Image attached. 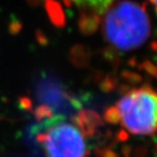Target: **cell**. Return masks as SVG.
<instances>
[{"mask_svg":"<svg viewBox=\"0 0 157 157\" xmlns=\"http://www.w3.org/2000/svg\"><path fill=\"white\" fill-rule=\"evenodd\" d=\"M149 18L145 9L137 3L119 2L106 13L105 38L122 51L140 47L149 37Z\"/></svg>","mask_w":157,"mask_h":157,"instance_id":"1","label":"cell"},{"mask_svg":"<svg viewBox=\"0 0 157 157\" xmlns=\"http://www.w3.org/2000/svg\"><path fill=\"white\" fill-rule=\"evenodd\" d=\"M117 108L130 133L151 136L157 132V92L148 85L131 89L117 102Z\"/></svg>","mask_w":157,"mask_h":157,"instance_id":"2","label":"cell"},{"mask_svg":"<svg viewBox=\"0 0 157 157\" xmlns=\"http://www.w3.org/2000/svg\"><path fill=\"white\" fill-rule=\"evenodd\" d=\"M36 140L42 144L47 157H87L84 136L75 124L59 122L39 133Z\"/></svg>","mask_w":157,"mask_h":157,"instance_id":"3","label":"cell"},{"mask_svg":"<svg viewBox=\"0 0 157 157\" xmlns=\"http://www.w3.org/2000/svg\"><path fill=\"white\" fill-rule=\"evenodd\" d=\"M36 96L39 101L48 105L53 111L71 112L70 100L73 94L65 91L63 85L54 78H40L36 85Z\"/></svg>","mask_w":157,"mask_h":157,"instance_id":"4","label":"cell"},{"mask_svg":"<svg viewBox=\"0 0 157 157\" xmlns=\"http://www.w3.org/2000/svg\"><path fill=\"white\" fill-rule=\"evenodd\" d=\"M71 121L76 124L82 135L86 138L94 137L98 128L103 125L100 114L93 109H81L73 115Z\"/></svg>","mask_w":157,"mask_h":157,"instance_id":"5","label":"cell"},{"mask_svg":"<svg viewBox=\"0 0 157 157\" xmlns=\"http://www.w3.org/2000/svg\"><path fill=\"white\" fill-rule=\"evenodd\" d=\"M68 4L74 5L82 12L83 17H89V21L93 18H98L110 7L114 0H63Z\"/></svg>","mask_w":157,"mask_h":157,"instance_id":"6","label":"cell"},{"mask_svg":"<svg viewBox=\"0 0 157 157\" xmlns=\"http://www.w3.org/2000/svg\"><path fill=\"white\" fill-rule=\"evenodd\" d=\"M104 121L108 124H117L121 122V113H119L118 109L115 106H109L104 110Z\"/></svg>","mask_w":157,"mask_h":157,"instance_id":"7","label":"cell"},{"mask_svg":"<svg viewBox=\"0 0 157 157\" xmlns=\"http://www.w3.org/2000/svg\"><path fill=\"white\" fill-rule=\"evenodd\" d=\"M35 117L37 121H46V119H49L53 117V110L49 107L48 105L46 104H41L35 109Z\"/></svg>","mask_w":157,"mask_h":157,"instance_id":"8","label":"cell"},{"mask_svg":"<svg viewBox=\"0 0 157 157\" xmlns=\"http://www.w3.org/2000/svg\"><path fill=\"white\" fill-rule=\"evenodd\" d=\"M117 80L113 77L107 76L105 77L103 80L100 81L99 83V89L102 91L103 93H110L111 91H113L117 87Z\"/></svg>","mask_w":157,"mask_h":157,"instance_id":"9","label":"cell"},{"mask_svg":"<svg viewBox=\"0 0 157 157\" xmlns=\"http://www.w3.org/2000/svg\"><path fill=\"white\" fill-rule=\"evenodd\" d=\"M121 78L127 81L128 84H132V85L140 84L141 82H142V77H141L140 75H138L136 73H132V71H122Z\"/></svg>","mask_w":157,"mask_h":157,"instance_id":"10","label":"cell"},{"mask_svg":"<svg viewBox=\"0 0 157 157\" xmlns=\"http://www.w3.org/2000/svg\"><path fill=\"white\" fill-rule=\"evenodd\" d=\"M95 153L97 157H118V155L111 149L105 148V149H95Z\"/></svg>","mask_w":157,"mask_h":157,"instance_id":"11","label":"cell"},{"mask_svg":"<svg viewBox=\"0 0 157 157\" xmlns=\"http://www.w3.org/2000/svg\"><path fill=\"white\" fill-rule=\"evenodd\" d=\"M141 68L145 70L149 75H151L152 77L157 78V67L154 64H152L150 61H145L143 62V64L141 65Z\"/></svg>","mask_w":157,"mask_h":157,"instance_id":"12","label":"cell"},{"mask_svg":"<svg viewBox=\"0 0 157 157\" xmlns=\"http://www.w3.org/2000/svg\"><path fill=\"white\" fill-rule=\"evenodd\" d=\"M148 156V150L145 146H139L135 149L134 157H147Z\"/></svg>","mask_w":157,"mask_h":157,"instance_id":"13","label":"cell"},{"mask_svg":"<svg viewBox=\"0 0 157 157\" xmlns=\"http://www.w3.org/2000/svg\"><path fill=\"white\" fill-rule=\"evenodd\" d=\"M115 138H117V141H118V142H127L130 136H128V134L124 130H119Z\"/></svg>","mask_w":157,"mask_h":157,"instance_id":"14","label":"cell"},{"mask_svg":"<svg viewBox=\"0 0 157 157\" xmlns=\"http://www.w3.org/2000/svg\"><path fill=\"white\" fill-rule=\"evenodd\" d=\"M132 148L128 145H124V146H122L121 147V154L124 157H130L131 155V150Z\"/></svg>","mask_w":157,"mask_h":157,"instance_id":"15","label":"cell"},{"mask_svg":"<svg viewBox=\"0 0 157 157\" xmlns=\"http://www.w3.org/2000/svg\"><path fill=\"white\" fill-rule=\"evenodd\" d=\"M130 90H131V88H130V86H128V85H121V86L118 87V92L121 93V95L127 94Z\"/></svg>","mask_w":157,"mask_h":157,"instance_id":"16","label":"cell"},{"mask_svg":"<svg viewBox=\"0 0 157 157\" xmlns=\"http://www.w3.org/2000/svg\"><path fill=\"white\" fill-rule=\"evenodd\" d=\"M21 103L24 105V108L26 109H30L32 107V102H31V100L29 98H23L21 99Z\"/></svg>","mask_w":157,"mask_h":157,"instance_id":"17","label":"cell"},{"mask_svg":"<svg viewBox=\"0 0 157 157\" xmlns=\"http://www.w3.org/2000/svg\"><path fill=\"white\" fill-rule=\"evenodd\" d=\"M153 154H154V155L157 157V139L155 140L154 147H153Z\"/></svg>","mask_w":157,"mask_h":157,"instance_id":"18","label":"cell"},{"mask_svg":"<svg viewBox=\"0 0 157 157\" xmlns=\"http://www.w3.org/2000/svg\"><path fill=\"white\" fill-rule=\"evenodd\" d=\"M150 1L152 2V4L155 6V9L157 10V0H150Z\"/></svg>","mask_w":157,"mask_h":157,"instance_id":"19","label":"cell"}]
</instances>
